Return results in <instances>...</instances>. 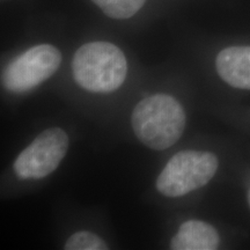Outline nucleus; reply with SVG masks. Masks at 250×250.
<instances>
[{
  "mask_svg": "<svg viewBox=\"0 0 250 250\" xmlns=\"http://www.w3.org/2000/svg\"><path fill=\"white\" fill-rule=\"evenodd\" d=\"M134 134L147 147L164 151L179 142L186 127V112L181 103L167 94L142 100L131 117Z\"/></svg>",
  "mask_w": 250,
  "mask_h": 250,
  "instance_id": "1",
  "label": "nucleus"
},
{
  "mask_svg": "<svg viewBox=\"0 0 250 250\" xmlns=\"http://www.w3.org/2000/svg\"><path fill=\"white\" fill-rule=\"evenodd\" d=\"M74 79L86 90L110 93L123 85L127 74L123 51L109 42L86 43L77 50L72 61Z\"/></svg>",
  "mask_w": 250,
  "mask_h": 250,
  "instance_id": "2",
  "label": "nucleus"
},
{
  "mask_svg": "<svg viewBox=\"0 0 250 250\" xmlns=\"http://www.w3.org/2000/svg\"><path fill=\"white\" fill-rule=\"evenodd\" d=\"M218 169L213 153L182 151L175 154L156 179V189L166 197H181L210 182Z\"/></svg>",
  "mask_w": 250,
  "mask_h": 250,
  "instance_id": "3",
  "label": "nucleus"
},
{
  "mask_svg": "<svg viewBox=\"0 0 250 250\" xmlns=\"http://www.w3.org/2000/svg\"><path fill=\"white\" fill-rule=\"evenodd\" d=\"M61 62V51L56 46H33L6 66L2 72V85L14 93L27 92L54 76Z\"/></svg>",
  "mask_w": 250,
  "mask_h": 250,
  "instance_id": "4",
  "label": "nucleus"
},
{
  "mask_svg": "<svg viewBox=\"0 0 250 250\" xmlns=\"http://www.w3.org/2000/svg\"><path fill=\"white\" fill-rule=\"evenodd\" d=\"M67 133L51 127L40 133L14 161L15 174L20 179L39 180L48 176L61 165L68 149Z\"/></svg>",
  "mask_w": 250,
  "mask_h": 250,
  "instance_id": "5",
  "label": "nucleus"
},
{
  "mask_svg": "<svg viewBox=\"0 0 250 250\" xmlns=\"http://www.w3.org/2000/svg\"><path fill=\"white\" fill-rule=\"evenodd\" d=\"M217 71L228 85L250 89V46H230L217 57Z\"/></svg>",
  "mask_w": 250,
  "mask_h": 250,
  "instance_id": "6",
  "label": "nucleus"
},
{
  "mask_svg": "<svg viewBox=\"0 0 250 250\" xmlns=\"http://www.w3.org/2000/svg\"><path fill=\"white\" fill-rule=\"evenodd\" d=\"M219 235L211 225L199 220H189L181 225L170 242L173 250H214L218 248Z\"/></svg>",
  "mask_w": 250,
  "mask_h": 250,
  "instance_id": "7",
  "label": "nucleus"
},
{
  "mask_svg": "<svg viewBox=\"0 0 250 250\" xmlns=\"http://www.w3.org/2000/svg\"><path fill=\"white\" fill-rule=\"evenodd\" d=\"M107 17L125 20L133 17L145 5L146 0H92Z\"/></svg>",
  "mask_w": 250,
  "mask_h": 250,
  "instance_id": "8",
  "label": "nucleus"
},
{
  "mask_svg": "<svg viewBox=\"0 0 250 250\" xmlns=\"http://www.w3.org/2000/svg\"><path fill=\"white\" fill-rule=\"evenodd\" d=\"M64 249L66 250H105L108 249L101 237L87 230L74 233L67 239Z\"/></svg>",
  "mask_w": 250,
  "mask_h": 250,
  "instance_id": "9",
  "label": "nucleus"
},
{
  "mask_svg": "<svg viewBox=\"0 0 250 250\" xmlns=\"http://www.w3.org/2000/svg\"><path fill=\"white\" fill-rule=\"evenodd\" d=\"M249 201H250V196H249Z\"/></svg>",
  "mask_w": 250,
  "mask_h": 250,
  "instance_id": "10",
  "label": "nucleus"
}]
</instances>
